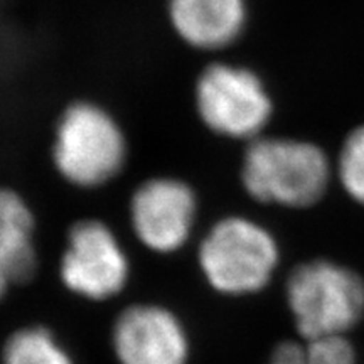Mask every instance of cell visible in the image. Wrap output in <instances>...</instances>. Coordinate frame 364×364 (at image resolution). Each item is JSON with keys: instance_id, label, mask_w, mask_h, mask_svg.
<instances>
[{"instance_id": "6da1fadb", "label": "cell", "mask_w": 364, "mask_h": 364, "mask_svg": "<svg viewBox=\"0 0 364 364\" xmlns=\"http://www.w3.org/2000/svg\"><path fill=\"white\" fill-rule=\"evenodd\" d=\"M331 164L324 150L306 140L262 135L247 144L241 182L255 201L309 208L326 194Z\"/></svg>"}, {"instance_id": "7a4b0ae2", "label": "cell", "mask_w": 364, "mask_h": 364, "mask_svg": "<svg viewBox=\"0 0 364 364\" xmlns=\"http://www.w3.org/2000/svg\"><path fill=\"white\" fill-rule=\"evenodd\" d=\"M51 154L63 179L76 188L95 189L120 174L129 144L107 108L80 100L68 105L58 118Z\"/></svg>"}, {"instance_id": "3957f363", "label": "cell", "mask_w": 364, "mask_h": 364, "mask_svg": "<svg viewBox=\"0 0 364 364\" xmlns=\"http://www.w3.org/2000/svg\"><path fill=\"white\" fill-rule=\"evenodd\" d=\"M287 302L302 339L344 338L364 314V284L338 263L307 262L290 273Z\"/></svg>"}, {"instance_id": "277c9868", "label": "cell", "mask_w": 364, "mask_h": 364, "mask_svg": "<svg viewBox=\"0 0 364 364\" xmlns=\"http://www.w3.org/2000/svg\"><path fill=\"white\" fill-rule=\"evenodd\" d=\"M194 105L209 132L247 144L265 135L273 115L272 95L260 75L225 61L211 63L199 73Z\"/></svg>"}, {"instance_id": "5b68a950", "label": "cell", "mask_w": 364, "mask_h": 364, "mask_svg": "<svg viewBox=\"0 0 364 364\" xmlns=\"http://www.w3.org/2000/svg\"><path fill=\"white\" fill-rule=\"evenodd\" d=\"M279 245L267 228L243 216H228L208 231L199 265L208 284L226 295L260 292L279 263Z\"/></svg>"}, {"instance_id": "8992f818", "label": "cell", "mask_w": 364, "mask_h": 364, "mask_svg": "<svg viewBox=\"0 0 364 364\" xmlns=\"http://www.w3.org/2000/svg\"><path fill=\"white\" fill-rule=\"evenodd\" d=\"M59 275L73 294L107 300L125 289L130 265L110 226L98 220H81L68 231Z\"/></svg>"}, {"instance_id": "52a82bcc", "label": "cell", "mask_w": 364, "mask_h": 364, "mask_svg": "<svg viewBox=\"0 0 364 364\" xmlns=\"http://www.w3.org/2000/svg\"><path fill=\"white\" fill-rule=\"evenodd\" d=\"M198 216V198L188 182L177 177H152L135 189L130 221L144 247L174 253L189 240Z\"/></svg>"}, {"instance_id": "ba28073f", "label": "cell", "mask_w": 364, "mask_h": 364, "mask_svg": "<svg viewBox=\"0 0 364 364\" xmlns=\"http://www.w3.org/2000/svg\"><path fill=\"white\" fill-rule=\"evenodd\" d=\"M112 344L120 364H188L189 339L169 309L139 304L118 316Z\"/></svg>"}, {"instance_id": "9c48e42d", "label": "cell", "mask_w": 364, "mask_h": 364, "mask_svg": "<svg viewBox=\"0 0 364 364\" xmlns=\"http://www.w3.org/2000/svg\"><path fill=\"white\" fill-rule=\"evenodd\" d=\"M167 17L182 43L215 53L233 46L248 24L247 0H167Z\"/></svg>"}, {"instance_id": "30bf717a", "label": "cell", "mask_w": 364, "mask_h": 364, "mask_svg": "<svg viewBox=\"0 0 364 364\" xmlns=\"http://www.w3.org/2000/svg\"><path fill=\"white\" fill-rule=\"evenodd\" d=\"M36 220L22 196L0 186V300L12 285L27 284L38 270Z\"/></svg>"}, {"instance_id": "8fae6325", "label": "cell", "mask_w": 364, "mask_h": 364, "mask_svg": "<svg viewBox=\"0 0 364 364\" xmlns=\"http://www.w3.org/2000/svg\"><path fill=\"white\" fill-rule=\"evenodd\" d=\"M2 364H75L70 353L46 327H22L9 336Z\"/></svg>"}, {"instance_id": "7c38bea8", "label": "cell", "mask_w": 364, "mask_h": 364, "mask_svg": "<svg viewBox=\"0 0 364 364\" xmlns=\"http://www.w3.org/2000/svg\"><path fill=\"white\" fill-rule=\"evenodd\" d=\"M268 364H356V359L344 338L302 339L277 346Z\"/></svg>"}, {"instance_id": "4fadbf2b", "label": "cell", "mask_w": 364, "mask_h": 364, "mask_svg": "<svg viewBox=\"0 0 364 364\" xmlns=\"http://www.w3.org/2000/svg\"><path fill=\"white\" fill-rule=\"evenodd\" d=\"M341 184L354 201L364 204V125L348 135L338 162Z\"/></svg>"}]
</instances>
